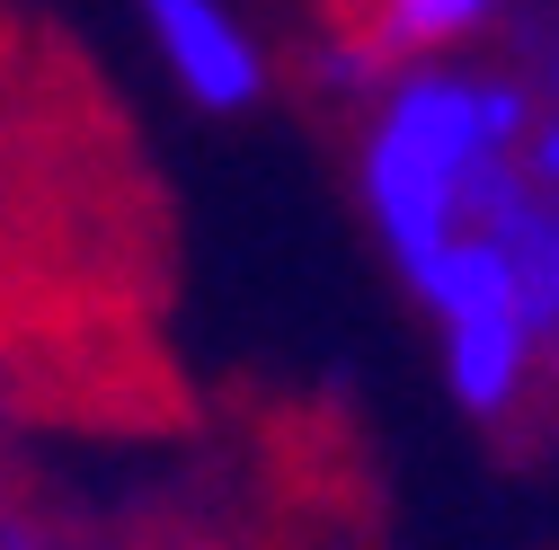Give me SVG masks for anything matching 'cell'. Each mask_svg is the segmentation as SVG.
<instances>
[{"mask_svg": "<svg viewBox=\"0 0 559 550\" xmlns=\"http://www.w3.org/2000/svg\"><path fill=\"white\" fill-rule=\"evenodd\" d=\"M542 89L488 53H444V62H400V72L356 107L346 143V187L391 258V275H427L453 240L515 223L542 195L524 178Z\"/></svg>", "mask_w": 559, "mask_h": 550, "instance_id": "cell-1", "label": "cell"}, {"mask_svg": "<svg viewBox=\"0 0 559 550\" xmlns=\"http://www.w3.org/2000/svg\"><path fill=\"white\" fill-rule=\"evenodd\" d=\"M533 204L515 223H488V231L453 240L427 275H408V302L436 337V382L471 427H515L550 391V311L533 285V258H524Z\"/></svg>", "mask_w": 559, "mask_h": 550, "instance_id": "cell-2", "label": "cell"}, {"mask_svg": "<svg viewBox=\"0 0 559 550\" xmlns=\"http://www.w3.org/2000/svg\"><path fill=\"white\" fill-rule=\"evenodd\" d=\"M133 19H143V45L187 116L240 124L275 98V45L240 0H133Z\"/></svg>", "mask_w": 559, "mask_h": 550, "instance_id": "cell-3", "label": "cell"}, {"mask_svg": "<svg viewBox=\"0 0 559 550\" xmlns=\"http://www.w3.org/2000/svg\"><path fill=\"white\" fill-rule=\"evenodd\" d=\"M524 0H365L356 10V36L391 62H444V53H479Z\"/></svg>", "mask_w": 559, "mask_h": 550, "instance_id": "cell-4", "label": "cell"}, {"mask_svg": "<svg viewBox=\"0 0 559 550\" xmlns=\"http://www.w3.org/2000/svg\"><path fill=\"white\" fill-rule=\"evenodd\" d=\"M524 178L542 195H559V81L542 89V116H533V143H524Z\"/></svg>", "mask_w": 559, "mask_h": 550, "instance_id": "cell-5", "label": "cell"}]
</instances>
